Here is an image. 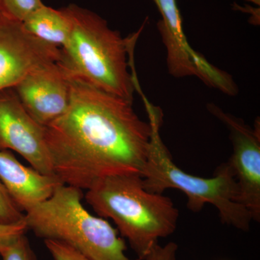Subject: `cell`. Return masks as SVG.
Instances as JSON below:
<instances>
[{
  "label": "cell",
  "instance_id": "obj_5",
  "mask_svg": "<svg viewBox=\"0 0 260 260\" xmlns=\"http://www.w3.org/2000/svg\"><path fill=\"white\" fill-rule=\"evenodd\" d=\"M83 198L79 188L59 185L25 213L28 231L44 240L67 244L90 260H140L126 256L125 241L107 220L84 208Z\"/></svg>",
  "mask_w": 260,
  "mask_h": 260
},
{
  "label": "cell",
  "instance_id": "obj_3",
  "mask_svg": "<svg viewBox=\"0 0 260 260\" xmlns=\"http://www.w3.org/2000/svg\"><path fill=\"white\" fill-rule=\"evenodd\" d=\"M143 101L151 126L148 156L142 174L145 189L158 194L168 189H179L186 194L187 208L191 211L198 213L205 204L213 205L218 209L222 223L248 232L252 218L238 202L239 189L229 161L217 168L214 177L208 179L181 170L173 161L160 138L162 111L146 98Z\"/></svg>",
  "mask_w": 260,
  "mask_h": 260
},
{
  "label": "cell",
  "instance_id": "obj_11",
  "mask_svg": "<svg viewBox=\"0 0 260 260\" xmlns=\"http://www.w3.org/2000/svg\"><path fill=\"white\" fill-rule=\"evenodd\" d=\"M0 180L19 209L25 213L64 184L55 175H45L25 167L10 150H0Z\"/></svg>",
  "mask_w": 260,
  "mask_h": 260
},
{
  "label": "cell",
  "instance_id": "obj_13",
  "mask_svg": "<svg viewBox=\"0 0 260 260\" xmlns=\"http://www.w3.org/2000/svg\"><path fill=\"white\" fill-rule=\"evenodd\" d=\"M44 5L42 0H0V13L11 20L23 23Z\"/></svg>",
  "mask_w": 260,
  "mask_h": 260
},
{
  "label": "cell",
  "instance_id": "obj_16",
  "mask_svg": "<svg viewBox=\"0 0 260 260\" xmlns=\"http://www.w3.org/2000/svg\"><path fill=\"white\" fill-rule=\"evenodd\" d=\"M44 244L54 260H90L63 243L44 240Z\"/></svg>",
  "mask_w": 260,
  "mask_h": 260
},
{
  "label": "cell",
  "instance_id": "obj_15",
  "mask_svg": "<svg viewBox=\"0 0 260 260\" xmlns=\"http://www.w3.org/2000/svg\"><path fill=\"white\" fill-rule=\"evenodd\" d=\"M3 260H38L25 234L5 247L0 252Z\"/></svg>",
  "mask_w": 260,
  "mask_h": 260
},
{
  "label": "cell",
  "instance_id": "obj_12",
  "mask_svg": "<svg viewBox=\"0 0 260 260\" xmlns=\"http://www.w3.org/2000/svg\"><path fill=\"white\" fill-rule=\"evenodd\" d=\"M22 23L29 34L54 47L63 49L69 42L72 22L64 8L56 10L44 5Z\"/></svg>",
  "mask_w": 260,
  "mask_h": 260
},
{
  "label": "cell",
  "instance_id": "obj_4",
  "mask_svg": "<svg viewBox=\"0 0 260 260\" xmlns=\"http://www.w3.org/2000/svg\"><path fill=\"white\" fill-rule=\"evenodd\" d=\"M64 8L72 22L69 42L61 49L66 68L95 88L133 102L127 61L131 37L123 39L90 10L75 5Z\"/></svg>",
  "mask_w": 260,
  "mask_h": 260
},
{
  "label": "cell",
  "instance_id": "obj_8",
  "mask_svg": "<svg viewBox=\"0 0 260 260\" xmlns=\"http://www.w3.org/2000/svg\"><path fill=\"white\" fill-rule=\"evenodd\" d=\"M0 150H13L41 174L55 175L46 127L29 115L13 88L0 90Z\"/></svg>",
  "mask_w": 260,
  "mask_h": 260
},
{
  "label": "cell",
  "instance_id": "obj_7",
  "mask_svg": "<svg viewBox=\"0 0 260 260\" xmlns=\"http://www.w3.org/2000/svg\"><path fill=\"white\" fill-rule=\"evenodd\" d=\"M208 111L223 122L229 131L233 154L229 162L237 180L238 202L250 213L252 220H260V122L254 128L242 119L223 112L213 104Z\"/></svg>",
  "mask_w": 260,
  "mask_h": 260
},
{
  "label": "cell",
  "instance_id": "obj_9",
  "mask_svg": "<svg viewBox=\"0 0 260 260\" xmlns=\"http://www.w3.org/2000/svg\"><path fill=\"white\" fill-rule=\"evenodd\" d=\"M13 89L29 115L46 127L69 107L70 72L63 61L44 65L29 72Z\"/></svg>",
  "mask_w": 260,
  "mask_h": 260
},
{
  "label": "cell",
  "instance_id": "obj_2",
  "mask_svg": "<svg viewBox=\"0 0 260 260\" xmlns=\"http://www.w3.org/2000/svg\"><path fill=\"white\" fill-rule=\"evenodd\" d=\"M85 198L99 217L112 219L140 260L177 229L179 210L172 199L146 190L139 174L103 178Z\"/></svg>",
  "mask_w": 260,
  "mask_h": 260
},
{
  "label": "cell",
  "instance_id": "obj_1",
  "mask_svg": "<svg viewBox=\"0 0 260 260\" xmlns=\"http://www.w3.org/2000/svg\"><path fill=\"white\" fill-rule=\"evenodd\" d=\"M66 112L46 126L54 174L86 189L103 178L143 174L151 135L133 102L103 91L70 72Z\"/></svg>",
  "mask_w": 260,
  "mask_h": 260
},
{
  "label": "cell",
  "instance_id": "obj_18",
  "mask_svg": "<svg viewBox=\"0 0 260 260\" xmlns=\"http://www.w3.org/2000/svg\"><path fill=\"white\" fill-rule=\"evenodd\" d=\"M177 250L178 245L176 243L169 242L164 246L158 244L143 260H177Z\"/></svg>",
  "mask_w": 260,
  "mask_h": 260
},
{
  "label": "cell",
  "instance_id": "obj_14",
  "mask_svg": "<svg viewBox=\"0 0 260 260\" xmlns=\"http://www.w3.org/2000/svg\"><path fill=\"white\" fill-rule=\"evenodd\" d=\"M24 220L25 214L19 209L0 180V224L13 225L21 223Z\"/></svg>",
  "mask_w": 260,
  "mask_h": 260
},
{
  "label": "cell",
  "instance_id": "obj_6",
  "mask_svg": "<svg viewBox=\"0 0 260 260\" xmlns=\"http://www.w3.org/2000/svg\"><path fill=\"white\" fill-rule=\"evenodd\" d=\"M152 1L161 15L158 29L167 49L170 74L177 78L197 76L207 85L218 88L223 93H230L234 87L232 77L215 68L188 44L177 0Z\"/></svg>",
  "mask_w": 260,
  "mask_h": 260
},
{
  "label": "cell",
  "instance_id": "obj_17",
  "mask_svg": "<svg viewBox=\"0 0 260 260\" xmlns=\"http://www.w3.org/2000/svg\"><path fill=\"white\" fill-rule=\"evenodd\" d=\"M28 232L25 220L21 223L13 225L0 224V252L16 240L19 237Z\"/></svg>",
  "mask_w": 260,
  "mask_h": 260
},
{
  "label": "cell",
  "instance_id": "obj_10",
  "mask_svg": "<svg viewBox=\"0 0 260 260\" xmlns=\"http://www.w3.org/2000/svg\"><path fill=\"white\" fill-rule=\"evenodd\" d=\"M62 60L61 49L39 40L23 23L0 13V90L13 88L32 70Z\"/></svg>",
  "mask_w": 260,
  "mask_h": 260
}]
</instances>
